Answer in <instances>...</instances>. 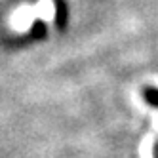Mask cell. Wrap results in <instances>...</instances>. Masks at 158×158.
I'll list each match as a JSON object with an SVG mask.
<instances>
[{
  "instance_id": "cell-2",
  "label": "cell",
  "mask_w": 158,
  "mask_h": 158,
  "mask_svg": "<svg viewBox=\"0 0 158 158\" xmlns=\"http://www.w3.org/2000/svg\"><path fill=\"white\" fill-rule=\"evenodd\" d=\"M154 158H158V143L154 145Z\"/></svg>"
},
{
  "instance_id": "cell-1",
  "label": "cell",
  "mask_w": 158,
  "mask_h": 158,
  "mask_svg": "<svg viewBox=\"0 0 158 158\" xmlns=\"http://www.w3.org/2000/svg\"><path fill=\"white\" fill-rule=\"evenodd\" d=\"M143 99H145L151 107H158V88L145 86V88H143Z\"/></svg>"
}]
</instances>
